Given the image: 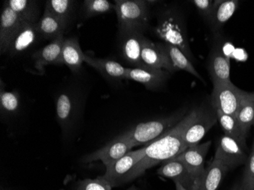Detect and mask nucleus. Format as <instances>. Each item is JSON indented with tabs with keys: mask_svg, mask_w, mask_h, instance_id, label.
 <instances>
[{
	"mask_svg": "<svg viewBox=\"0 0 254 190\" xmlns=\"http://www.w3.org/2000/svg\"><path fill=\"white\" fill-rule=\"evenodd\" d=\"M199 110H193L166 133L145 147V157L132 168L126 182L142 175L147 170L159 163L176 158L186 149L184 136L188 127L198 115Z\"/></svg>",
	"mask_w": 254,
	"mask_h": 190,
	"instance_id": "obj_1",
	"label": "nucleus"
},
{
	"mask_svg": "<svg viewBox=\"0 0 254 190\" xmlns=\"http://www.w3.org/2000/svg\"><path fill=\"white\" fill-rule=\"evenodd\" d=\"M155 32L164 43L178 47L190 61L193 60L186 25L182 15L178 11L171 8L162 12L158 18Z\"/></svg>",
	"mask_w": 254,
	"mask_h": 190,
	"instance_id": "obj_2",
	"label": "nucleus"
},
{
	"mask_svg": "<svg viewBox=\"0 0 254 190\" xmlns=\"http://www.w3.org/2000/svg\"><path fill=\"white\" fill-rule=\"evenodd\" d=\"M115 8L119 31L143 33L149 25L148 2L142 0H116Z\"/></svg>",
	"mask_w": 254,
	"mask_h": 190,
	"instance_id": "obj_3",
	"label": "nucleus"
},
{
	"mask_svg": "<svg viewBox=\"0 0 254 190\" xmlns=\"http://www.w3.org/2000/svg\"><path fill=\"white\" fill-rule=\"evenodd\" d=\"M183 118L182 114L177 113L166 118L140 123L125 132L133 141L135 147L155 141L175 127Z\"/></svg>",
	"mask_w": 254,
	"mask_h": 190,
	"instance_id": "obj_4",
	"label": "nucleus"
},
{
	"mask_svg": "<svg viewBox=\"0 0 254 190\" xmlns=\"http://www.w3.org/2000/svg\"><path fill=\"white\" fill-rule=\"evenodd\" d=\"M248 94V92L235 86L232 81L213 85L211 98L212 108L215 111L235 117L240 105Z\"/></svg>",
	"mask_w": 254,
	"mask_h": 190,
	"instance_id": "obj_5",
	"label": "nucleus"
},
{
	"mask_svg": "<svg viewBox=\"0 0 254 190\" xmlns=\"http://www.w3.org/2000/svg\"><path fill=\"white\" fill-rule=\"evenodd\" d=\"M82 108L81 99L73 91H65L56 99V114L64 135L70 133L76 125Z\"/></svg>",
	"mask_w": 254,
	"mask_h": 190,
	"instance_id": "obj_6",
	"label": "nucleus"
},
{
	"mask_svg": "<svg viewBox=\"0 0 254 190\" xmlns=\"http://www.w3.org/2000/svg\"><path fill=\"white\" fill-rule=\"evenodd\" d=\"M133 141L126 132L109 141L106 145L98 151L88 154L83 161L85 163L101 161L108 168L113 163L124 157L134 148Z\"/></svg>",
	"mask_w": 254,
	"mask_h": 190,
	"instance_id": "obj_7",
	"label": "nucleus"
},
{
	"mask_svg": "<svg viewBox=\"0 0 254 190\" xmlns=\"http://www.w3.org/2000/svg\"><path fill=\"white\" fill-rule=\"evenodd\" d=\"M145 36L137 31H119V46L124 61L133 68L147 67L142 60V46Z\"/></svg>",
	"mask_w": 254,
	"mask_h": 190,
	"instance_id": "obj_8",
	"label": "nucleus"
},
{
	"mask_svg": "<svg viewBox=\"0 0 254 190\" xmlns=\"http://www.w3.org/2000/svg\"><path fill=\"white\" fill-rule=\"evenodd\" d=\"M144 157L145 148L130 151L106 168V173L103 177L111 184V187H118L126 182L127 176Z\"/></svg>",
	"mask_w": 254,
	"mask_h": 190,
	"instance_id": "obj_9",
	"label": "nucleus"
},
{
	"mask_svg": "<svg viewBox=\"0 0 254 190\" xmlns=\"http://www.w3.org/2000/svg\"><path fill=\"white\" fill-rule=\"evenodd\" d=\"M246 151L233 138L224 135L218 139L214 158L223 163L228 169H233L246 164L249 155Z\"/></svg>",
	"mask_w": 254,
	"mask_h": 190,
	"instance_id": "obj_10",
	"label": "nucleus"
},
{
	"mask_svg": "<svg viewBox=\"0 0 254 190\" xmlns=\"http://www.w3.org/2000/svg\"><path fill=\"white\" fill-rule=\"evenodd\" d=\"M210 146V141L196 144L188 147L175 158L184 163L195 181H201L205 171V157Z\"/></svg>",
	"mask_w": 254,
	"mask_h": 190,
	"instance_id": "obj_11",
	"label": "nucleus"
},
{
	"mask_svg": "<svg viewBox=\"0 0 254 190\" xmlns=\"http://www.w3.org/2000/svg\"><path fill=\"white\" fill-rule=\"evenodd\" d=\"M217 121L218 117L215 110L210 111L206 108L199 109L197 117L188 127L184 136L187 148L199 144L205 134L216 124Z\"/></svg>",
	"mask_w": 254,
	"mask_h": 190,
	"instance_id": "obj_12",
	"label": "nucleus"
},
{
	"mask_svg": "<svg viewBox=\"0 0 254 190\" xmlns=\"http://www.w3.org/2000/svg\"><path fill=\"white\" fill-rule=\"evenodd\" d=\"M208 70L213 85L231 82L229 57H227L218 44L214 45L211 50L208 61Z\"/></svg>",
	"mask_w": 254,
	"mask_h": 190,
	"instance_id": "obj_13",
	"label": "nucleus"
},
{
	"mask_svg": "<svg viewBox=\"0 0 254 190\" xmlns=\"http://www.w3.org/2000/svg\"><path fill=\"white\" fill-rule=\"evenodd\" d=\"M169 73L166 70L150 67L127 68V79L141 83L147 89L157 90L163 86Z\"/></svg>",
	"mask_w": 254,
	"mask_h": 190,
	"instance_id": "obj_14",
	"label": "nucleus"
},
{
	"mask_svg": "<svg viewBox=\"0 0 254 190\" xmlns=\"http://www.w3.org/2000/svg\"><path fill=\"white\" fill-rule=\"evenodd\" d=\"M64 37L51 41L50 44L32 54L34 67L41 74L44 73V67L48 65H64L62 49Z\"/></svg>",
	"mask_w": 254,
	"mask_h": 190,
	"instance_id": "obj_15",
	"label": "nucleus"
},
{
	"mask_svg": "<svg viewBox=\"0 0 254 190\" xmlns=\"http://www.w3.org/2000/svg\"><path fill=\"white\" fill-rule=\"evenodd\" d=\"M157 174L169 178L175 183H179L188 190H192L195 186L200 184L201 181H195L184 163L176 158L163 163Z\"/></svg>",
	"mask_w": 254,
	"mask_h": 190,
	"instance_id": "obj_16",
	"label": "nucleus"
},
{
	"mask_svg": "<svg viewBox=\"0 0 254 190\" xmlns=\"http://www.w3.org/2000/svg\"><path fill=\"white\" fill-rule=\"evenodd\" d=\"M24 21L9 7L4 5L0 17V50L6 54L10 43L21 28Z\"/></svg>",
	"mask_w": 254,
	"mask_h": 190,
	"instance_id": "obj_17",
	"label": "nucleus"
},
{
	"mask_svg": "<svg viewBox=\"0 0 254 190\" xmlns=\"http://www.w3.org/2000/svg\"><path fill=\"white\" fill-rule=\"evenodd\" d=\"M40 37L36 24L24 21L10 43L6 54L11 57L22 54L36 44Z\"/></svg>",
	"mask_w": 254,
	"mask_h": 190,
	"instance_id": "obj_18",
	"label": "nucleus"
},
{
	"mask_svg": "<svg viewBox=\"0 0 254 190\" xmlns=\"http://www.w3.org/2000/svg\"><path fill=\"white\" fill-rule=\"evenodd\" d=\"M142 60L147 67L165 69L168 72H173L168 56L161 44L154 43L145 37L142 41Z\"/></svg>",
	"mask_w": 254,
	"mask_h": 190,
	"instance_id": "obj_19",
	"label": "nucleus"
},
{
	"mask_svg": "<svg viewBox=\"0 0 254 190\" xmlns=\"http://www.w3.org/2000/svg\"><path fill=\"white\" fill-rule=\"evenodd\" d=\"M84 62L93 67L103 76L111 81H120L127 79V68L109 59H99L85 55Z\"/></svg>",
	"mask_w": 254,
	"mask_h": 190,
	"instance_id": "obj_20",
	"label": "nucleus"
},
{
	"mask_svg": "<svg viewBox=\"0 0 254 190\" xmlns=\"http://www.w3.org/2000/svg\"><path fill=\"white\" fill-rule=\"evenodd\" d=\"M36 25L41 38L52 41L64 36L68 24L45 9Z\"/></svg>",
	"mask_w": 254,
	"mask_h": 190,
	"instance_id": "obj_21",
	"label": "nucleus"
},
{
	"mask_svg": "<svg viewBox=\"0 0 254 190\" xmlns=\"http://www.w3.org/2000/svg\"><path fill=\"white\" fill-rule=\"evenodd\" d=\"M239 1L238 0H218L215 1L212 16L209 24L214 32H218L233 16L238 9Z\"/></svg>",
	"mask_w": 254,
	"mask_h": 190,
	"instance_id": "obj_22",
	"label": "nucleus"
},
{
	"mask_svg": "<svg viewBox=\"0 0 254 190\" xmlns=\"http://www.w3.org/2000/svg\"><path fill=\"white\" fill-rule=\"evenodd\" d=\"M85 54L80 47L78 39L75 37L64 38L62 56L64 65H66L72 72L78 73L82 69Z\"/></svg>",
	"mask_w": 254,
	"mask_h": 190,
	"instance_id": "obj_23",
	"label": "nucleus"
},
{
	"mask_svg": "<svg viewBox=\"0 0 254 190\" xmlns=\"http://www.w3.org/2000/svg\"><path fill=\"white\" fill-rule=\"evenodd\" d=\"M160 44L168 56L173 72L184 71L202 81V77L198 73L190 60L178 47L167 43L162 42Z\"/></svg>",
	"mask_w": 254,
	"mask_h": 190,
	"instance_id": "obj_24",
	"label": "nucleus"
},
{
	"mask_svg": "<svg viewBox=\"0 0 254 190\" xmlns=\"http://www.w3.org/2000/svg\"><path fill=\"white\" fill-rule=\"evenodd\" d=\"M228 171L229 169L226 165L214 158L210 165L205 169L199 190H218Z\"/></svg>",
	"mask_w": 254,
	"mask_h": 190,
	"instance_id": "obj_25",
	"label": "nucleus"
},
{
	"mask_svg": "<svg viewBox=\"0 0 254 190\" xmlns=\"http://www.w3.org/2000/svg\"><path fill=\"white\" fill-rule=\"evenodd\" d=\"M215 111L218 117V121L225 132V135L233 138L246 151H248L246 144V138L248 136L245 135L243 130L241 129L236 118L234 116L223 114L219 111L215 110Z\"/></svg>",
	"mask_w": 254,
	"mask_h": 190,
	"instance_id": "obj_26",
	"label": "nucleus"
},
{
	"mask_svg": "<svg viewBox=\"0 0 254 190\" xmlns=\"http://www.w3.org/2000/svg\"><path fill=\"white\" fill-rule=\"evenodd\" d=\"M4 5L9 7L24 21L37 24L39 17L38 4L32 0H8Z\"/></svg>",
	"mask_w": 254,
	"mask_h": 190,
	"instance_id": "obj_27",
	"label": "nucleus"
},
{
	"mask_svg": "<svg viewBox=\"0 0 254 190\" xmlns=\"http://www.w3.org/2000/svg\"><path fill=\"white\" fill-rule=\"evenodd\" d=\"M238 124L248 136L251 127L254 124V101L248 92L235 115Z\"/></svg>",
	"mask_w": 254,
	"mask_h": 190,
	"instance_id": "obj_28",
	"label": "nucleus"
},
{
	"mask_svg": "<svg viewBox=\"0 0 254 190\" xmlns=\"http://www.w3.org/2000/svg\"><path fill=\"white\" fill-rule=\"evenodd\" d=\"M74 4L71 0H48L45 9L68 24L73 14Z\"/></svg>",
	"mask_w": 254,
	"mask_h": 190,
	"instance_id": "obj_29",
	"label": "nucleus"
},
{
	"mask_svg": "<svg viewBox=\"0 0 254 190\" xmlns=\"http://www.w3.org/2000/svg\"><path fill=\"white\" fill-rule=\"evenodd\" d=\"M0 106L2 115L11 116L16 114L19 109L20 97L17 91H4L1 88Z\"/></svg>",
	"mask_w": 254,
	"mask_h": 190,
	"instance_id": "obj_30",
	"label": "nucleus"
},
{
	"mask_svg": "<svg viewBox=\"0 0 254 190\" xmlns=\"http://www.w3.org/2000/svg\"><path fill=\"white\" fill-rule=\"evenodd\" d=\"M115 5L108 0H85L84 11L86 18L103 15L112 11Z\"/></svg>",
	"mask_w": 254,
	"mask_h": 190,
	"instance_id": "obj_31",
	"label": "nucleus"
},
{
	"mask_svg": "<svg viewBox=\"0 0 254 190\" xmlns=\"http://www.w3.org/2000/svg\"><path fill=\"white\" fill-rule=\"evenodd\" d=\"M243 190H254V145L245 164L243 179L241 185Z\"/></svg>",
	"mask_w": 254,
	"mask_h": 190,
	"instance_id": "obj_32",
	"label": "nucleus"
},
{
	"mask_svg": "<svg viewBox=\"0 0 254 190\" xmlns=\"http://www.w3.org/2000/svg\"><path fill=\"white\" fill-rule=\"evenodd\" d=\"M75 190H112V187L104 177H98L95 179L79 181Z\"/></svg>",
	"mask_w": 254,
	"mask_h": 190,
	"instance_id": "obj_33",
	"label": "nucleus"
},
{
	"mask_svg": "<svg viewBox=\"0 0 254 190\" xmlns=\"http://www.w3.org/2000/svg\"><path fill=\"white\" fill-rule=\"evenodd\" d=\"M192 3L199 11V15L209 23L213 11L215 1L213 0H194Z\"/></svg>",
	"mask_w": 254,
	"mask_h": 190,
	"instance_id": "obj_34",
	"label": "nucleus"
},
{
	"mask_svg": "<svg viewBox=\"0 0 254 190\" xmlns=\"http://www.w3.org/2000/svg\"><path fill=\"white\" fill-rule=\"evenodd\" d=\"M175 188H176V190H199V187H200V184L199 185L195 186L194 188H192V190H188V189L185 188V187H183L181 184L179 183H175Z\"/></svg>",
	"mask_w": 254,
	"mask_h": 190,
	"instance_id": "obj_35",
	"label": "nucleus"
},
{
	"mask_svg": "<svg viewBox=\"0 0 254 190\" xmlns=\"http://www.w3.org/2000/svg\"><path fill=\"white\" fill-rule=\"evenodd\" d=\"M128 190H138V189L136 188V187H135V186H132V187H129V189H128Z\"/></svg>",
	"mask_w": 254,
	"mask_h": 190,
	"instance_id": "obj_36",
	"label": "nucleus"
},
{
	"mask_svg": "<svg viewBox=\"0 0 254 190\" xmlns=\"http://www.w3.org/2000/svg\"><path fill=\"white\" fill-rule=\"evenodd\" d=\"M251 97L252 98V99L254 101V92L251 93Z\"/></svg>",
	"mask_w": 254,
	"mask_h": 190,
	"instance_id": "obj_37",
	"label": "nucleus"
},
{
	"mask_svg": "<svg viewBox=\"0 0 254 190\" xmlns=\"http://www.w3.org/2000/svg\"><path fill=\"white\" fill-rule=\"evenodd\" d=\"M234 190H242V188H241V186H240V187H237V188Z\"/></svg>",
	"mask_w": 254,
	"mask_h": 190,
	"instance_id": "obj_38",
	"label": "nucleus"
},
{
	"mask_svg": "<svg viewBox=\"0 0 254 190\" xmlns=\"http://www.w3.org/2000/svg\"><path fill=\"white\" fill-rule=\"evenodd\" d=\"M253 144H254V143H253Z\"/></svg>",
	"mask_w": 254,
	"mask_h": 190,
	"instance_id": "obj_39",
	"label": "nucleus"
}]
</instances>
